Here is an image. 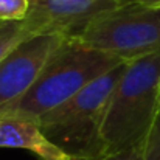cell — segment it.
Here are the masks:
<instances>
[{
    "mask_svg": "<svg viewBox=\"0 0 160 160\" xmlns=\"http://www.w3.org/2000/svg\"><path fill=\"white\" fill-rule=\"evenodd\" d=\"M67 38L61 33L36 34L0 62V107L19 101L34 86L50 58Z\"/></svg>",
    "mask_w": 160,
    "mask_h": 160,
    "instance_id": "obj_5",
    "label": "cell"
},
{
    "mask_svg": "<svg viewBox=\"0 0 160 160\" xmlns=\"http://www.w3.org/2000/svg\"><path fill=\"white\" fill-rule=\"evenodd\" d=\"M142 160H160V110L154 126L143 145V159Z\"/></svg>",
    "mask_w": 160,
    "mask_h": 160,
    "instance_id": "obj_10",
    "label": "cell"
},
{
    "mask_svg": "<svg viewBox=\"0 0 160 160\" xmlns=\"http://www.w3.org/2000/svg\"><path fill=\"white\" fill-rule=\"evenodd\" d=\"M159 110L160 53L128 62L104 113V157L145 145Z\"/></svg>",
    "mask_w": 160,
    "mask_h": 160,
    "instance_id": "obj_1",
    "label": "cell"
},
{
    "mask_svg": "<svg viewBox=\"0 0 160 160\" xmlns=\"http://www.w3.org/2000/svg\"><path fill=\"white\" fill-rule=\"evenodd\" d=\"M123 5L128 3H138V5H146V6H160V0H121Z\"/></svg>",
    "mask_w": 160,
    "mask_h": 160,
    "instance_id": "obj_12",
    "label": "cell"
},
{
    "mask_svg": "<svg viewBox=\"0 0 160 160\" xmlns=\"http://www.w3.org/2000/svg\"><path fill=\"white\" fill-rule=\"evenodd\" d=\"M30 0H0V20H25Z\"/></svg>",
    "mask_w": 160,
    "mask_h": 160,
    "instance_id": "obj_9",
    "label": "cell"
},
{
    "mask_svg": "<svg viewBox=\"0 0 160 160\" xmlns=\"http://www.w3.org/2000/svg\"><path fill=\"white\" fill-rule=\"evenodd\" d=\"M126 65L128 62H121L64 104L39 117L36 121L47 138L68 156L104 159L101 138L104 113Z\"/></svg>",
    "mask_w": 160,
    "mask_h": 160,
    "instance_id": "obj_3",
    "label": "cell"
},
{
    "mask_svg": "<svg viewBox=\"0 0 160 160\" xmlns=\"http://www.w3.org/2000/svg\"><path fill=\"white\" fill-rule=\"evenodd\" d=\"M36 36L27 20H0V62L23 41Z\"/></svg>",
    "mask_w": 160,
    "mask_h": 160,
    "instance_id": "obj_8",
    "label": "cell"
},
{
    "mask_svg": "<svg viewBox=\"0 0 160 160\" xmlns=\"http://www.w3.org/2000/svg\"><path fill=\"white\" fill-rule=\"evenodd\" d=\"M27 22L34 34L76 38L95 17L121 6V0H30Z\"/></svg>",
    "mask_w": 160,
    "mask_h": 160,
    "instance_id": "obj_6",
    "label": "cell"
},
{
    "mask_svg": "<svg viewBox=\"0 0 160 160\" xmlns=\"http://www.w3.org/2000/svg\"><path fill=\"white\" fill-rule=\"evenodd\" d=\"M142 159H143V145L131 148V149H126V151L118 152V154L106 156L103 160H142Z\"/></svg>",
    "mask_w": 160,
    "mask_h": 160,
    "instance_id": "obj_11",
    "label": "cell"
},
{
    "mask_svg": "<svg viewBox=\"0 0 160 160\" xmlns=\"http://www.w3.org/2000/svg\"><path fill=\"white\" fill-rule=\"evenodd\" d=\"M76 38L124 62L160 53V6L121 5L95 17Z\"/></svg>",
    "mask_w": 160,
    "mask_h": 160,
    "instance_id": "obj_4",
    "label": "cell"
},
{
    "mask_svg": "<svg viewBox=\"0 0 160 160\" xmlns=\"http://www.w3.org/2000/svg\"><path fill=\"white\" fill-rule=\"evenodd\" d=\"M65 160H92V159H89V157H79V156H70L68 159H65Z\"/></svg>",
    "mask_w": 160,
    "mask_h": 160,
    "instance_id": "obj_13",
    "label": "cell"
},
{
    "mask_svg": "<svg viewBox=\"0 0 160 160\" xmlns=\"http://www.w3.org/2000/svg\"><path fill=\"white\" fill-rule=\"evenodd\" d=\"M121 59L68 36L53 53L34 86L16 103L0 107V115H22L38 120L64 104L90 82L120 65Z\"/></svg>",
    "mask_w": 160,
    "mask_h": 160,
    "instance_id": "obj_2",
    "label": "cell"
},
{
    "mask_svg": "<svg viewBox=\"0 0 160 160\" xmlns=\"http://www.w3.org/2000/svg\"><path fill=\"white\" fill-rule=\"evenodd\" d=\"M0 148L25 149L39 160H65L70 157L47 138L36 120L22 115H0Z\"/></svg>",
    "mask_w": 160,
    "mask_h": 160,
    "instance_id": "obj_7",
    "label": "cell"
}]
</instances>
